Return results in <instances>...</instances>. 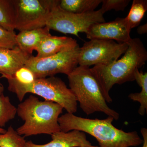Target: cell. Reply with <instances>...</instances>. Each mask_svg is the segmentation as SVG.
Returning <instances> with one entry per match:
<instances>
[{"mask_svg": "<svg viewBox=\"0 0 147 147\" xmlns=\"http://www.w3.org/2000/svg\"><path fill=\"white\" fill-rule=\"evenodd\" d=\"M114 119H90L73 114L66 113L58 119L61 131L67 132L76 130L94 137L99 147H136L143 144V140L137 131L125 132L113 124Z\"/></svg>", "mask_w": 147, "mask_h": 147, "instance_id": "1", "label": "cell"}, {"mask_svg": "<svg viewBox=\"0 0 147 147\" xmlns=\"http://www.w3.org/2000/svg\"><path fill=\"white\" fill-rule=\"evenodd\" d=\"M127 43L128 48L119 59L109 65H96L91 68L107 102L113 101L110 92L113 86L134 81L136 71L147 61V50L141 39L131 38Z\"/></svg>", "mask_w": 147, "mask_h": 147, "instance_id": "2", "label": "cell"}, {"mask_svg": "<svg viewBox=\"0 0 147 147\" xmlns=\"http://www.w3.org/2000/svg\"><path fill=\"white\" fill-rule=\"evenodd\" d=\"M63 108L53 101H41L30 95L18 105L16 114L24 121L16 129L24 137L39 134L52 135L60 131L58 122Z\"/></svg>", "mask_w": 147, "mask_h": 147, "instance_id": "3", "label": "cell"}, {"mask_svg": "<svg viewBox=\"0 0 147 147\" xmlns=\"http://www.w3.org/2000/svg\"><path fill=\"white\" fill-rule=\"evenodd\" d=\"M69 89L87 115L102 112L117 120L119 114L108 106L102 89L88 67H76L68 76Z\"/></svg>", "mask_w": 147, "mask_h": 147, "instance_id": "4", "label": "cell"}, {"mask_svg": "<svg viewBox=\"0 0 147 147\" xmlns=\"http://www.w3.org/2000/svg\"><path fill=\"white\" fill-rule=\"evenodd\" d=\"M8 82V90L16 95L22 102L25 95L30 93L37 95L47 101L58 103L67 113L74 114L77 110V101L70 89L60 78L54 76L36 79L29 85L19 84L12 78H6Z\"/></svg>", "mask_w": 147, "mask_h": 147, "instance_id": "5", "label": "cell"}, {"mask_svg": "<svg viewBox=\"0 0 147 147\" xmlns=\"http://www.w3.org/2000/svg\"><path fill=\"white\" fill-rule=\"evenodd\" d=\"M80 47L78 43L55 55L41 59L31 56L25 66L33 71L36 79L54 76L59 73L68 76L79 65Z\"/></svg>", "mask_w": 147, "mask_h": 147, "instance_id": "6", "label": "cell"}, {"mask_svg": "<svg viewBox=\"0 0 147 147\" xmlns=\"http://www.w3.org/2000/svg\"><path fill=\"white\" fill-rule=\"evenodd\" d=\"M15 12V30L19 31L46 26L59 0H12Z\"/></svg>", "mask_w": 147, "mask_h": 147, "instance_id": "7", "label": "cell"}, {"mask_svg": "<svg viewBox=\"0 0 147 147\" xmlns=\"http://www.w3.org/2000/svg\"><path fill=\"white\" fill-rule=\"evenodd\" d=\"M59 4L53 9L46 24V26L50 30L79 36V33H86L92 24L105 22L104 13L100 9L79 14L63 10Z\"/></svg>", "mask_w": 147, "mask_h": 147, "instance_id": "8", "label": "cell"}, {"mask_svg": "<svg viewBox=\"0 0 147 147\" xmlns=\"http://www.w3.org/2000/svg\"><path fill=\"white\" fill-rule=\"evenodd\" d=\"M128 43L110 40H90L84 43L78 56L79 66L108 65L119 59L128 48Z\"/></svg>", "mask_w": 147, "mask_h": 147, "instance_id": "9", "label": "cell"}, {"mask_svg": "<svg viewBox=\"0 0 147 147\" xmlns=\"http://www.w3.org/2000/svg\"><path fill=\"white\" fill-rule=\"evenodd\" d=\"M131 30L125 18H117L110 22L92 24L86 34L90 40H110L121 43H128L131 39Z\"/></svg>", "mask_w": 147, "mask_h": 147, "instance_id": "10", "label": "cell"}, {"mask_svg": "<svg viewBox=\"0 0 147 147\" xmlns=\"http://www.w3.org/2000/svg\"><path fill=\"white\" fill-rule=\"evenodd\" d=\"M51 136L52 141L47 144H36L30 141L26 142V147H99L92 146L87 140L85 133L78 130L59 131Z\"/></svg>", "mask_w": 147, "mask_h": 147, "instance_id": "11", "label": "cell"}, {"mask_svg": "<svg viewBox=\"0 0 147 147\" xmlns=\"http://www.w3.org/2000/svg\"><path fill=\"white\" fill-rule=\"evenodd\" d=\"M30 56L17 46L11 49L0 48V74L1 77H12L18 69L25 65Z\"/></svg>", "mask_w": 147, "mask_h": 147, "instance_id": "12", "label": "cell"}, {"mask_svg": "<svg viewBox=\"0 0 147 147\" xmlns=\"http://www.w3.org/2000/svg\"><path fill=\"white\" fill-rule=\"evenodd\" d=\"M77 44L76 40L71 37L50 34L41 40L36 49L37 55L36 57L41 59L50 57Z\"/></svg>", "mask_w": 147, "mask_h": 147, "instance_id": "13", "label": "cell"}, {"mask_svg": "<svg viewBox=\"0 0 147 147\" xmlns=\"http://www.w3.org/2000/svg\"><path fill=\"white\" fill-rule=\"evenodd\" d=\"M50 34V30L46 26L20 32L16 34V45L24 53L32 56L33 51H36L42 39Z\"/></svg>", "mask_w": 147, "mask_h": 147, "instance_id": "14", "label": "cell"}, {"mask_svg": "<svg viewBox=\"0 0 147 147\" xmlns=\"http://www.w3.org/2000/svg\"><path fill=\"white\" fill-rule=\"evenodd\" d=\"M102 0H61L59 6L63 10L75 13H84L95 11Z\"/></svg>", "mask_w": 147, "mask_h": 147, "instance_id": "15", "label": "cell"}, {"mask_svg": "<svg viewBox=\"0 0 147 147\" xmlns=\"http://www.w3.org/2000/svg\"><path fill=\"white\" fill-rule=\"evenodd\" d=\"M134 81L137 82L142 88L139 93L130 94L128 97L134 101H137L140 103V107L138 113L140 115H144L147 111V73L140 71L139 69L136 71L134 76Z\"/></svg>", "mask_w": 147, "mask_h": 147, "instance_id": "16", "label": "cell"}, {"mask_svg": "<svg viewBox=\"0 0 147 147\" xmlns=\"http://www.w3.org/2000/svg\"><path fill=\"white\" fill-rule=\"evenodd\" d=\"M0 26L11 31L15 30V12L12 0H0Z\"/></svg>", "mask_w": 147, "mask_h": 147, "instance_id": "17", "label": "cell"}, {"mask_svg": "<svg viewBox=\"0 0 147 147\" xmlns=\"http://www.w3.org/2000/svg\"><path fill=\"white\" fill-rule=\"evenodd\" d=\"M4 91L3 86L0 83V127L1 128L15 118L17 110L11 102L9 97L4 94Z\"/></svg>", "mask_w": 147, "mask_h": 147, "instance_id": "18", "label": "cell"}, {"mask_svg": "<svg viewBox=\"0 0 147 147\" xmlns=\"http://www.w3.org/2000/svg\"><path fill=\"white\" fill-rule=\"evenodd\" d=\"M147 10V0H133L129 12L125 18L131 30L139 26Z\"/></svg>", "mask_w": 147, "mask_h": 147, "instance_id": "19", "label": "cell"}, {"mask_svg": "<svg viewBox=\"0 0 147 147\" xmlns=\"http://www.w3.org/2000/svg\"><path fill=\"white\" fill-rule=\"evenodd\" d=\"M26 140L10 126L4 134H0V147H26Z\"/></svg>", "mask_w": 147, "mask_h": 147, "instance_id": "20", "label": "cell"}, {"mask_svg": "<svg viewBox=\"0 0 147 147\" xmlns=\"http://www.w3.org/2000/svg\"><path fill=\"white\" fill-rule=\"evenodd\" d=\"M12 77L18 84L25 86L32 84L36 79L33 71L25 65L18 69Z\"/></svg>", "mask_w": 147, "mask_h": 147, "instance_id": "21", "label": "cell"}, {"mask_svg": "<svg viewBox=\"0 0 147 147\" xmlns=\"http://www.w3.org/2000/svg\"><path fill=\"white\" fill-rule=\"evenodd\" d=\"M16 36L15 32L0 26V48L11 49L16 47Z\"/></svg>", "mask_w": 147, "mask_h": 147, "instance_id": "22", "label": "cell"}, {"mask_svg": "<svg viewBox=\"0 0 147 147\" xmlns=\"http://www.w3.org/2000/svg\"><path fill=\"white\" fill-rule=\"evenodd\" d=\"M130 1V0H102L100 9L104 13L111 10L123 11Z\"/></svg>", "mask_w": 147, "mask_h": 147, "instance_id": "23", "label": "cell"}, {"mask_svg": "<svg viewBox=\"0 0 147 147\" xmlns=\"http://www.w3.org/2000/svg\"><path fill=\"white\" fill-rule=\"evenodd\" d=\"M141 133L143 137V147H147V129L142 128L141 129Z\"/></svg>", "mask_w": 147, "mask_h": 147, "instance_id": "24", "label": "cell"}, {"mask_svg": "<svg viewBox=\"0 0 147 147\" xmlns=\"http://www.w3.org/2000/svg\"><path fill=\"white\" fill-rule=\"evenodd\" d=\"M137 32L139 34H144L147 33V24L144 25H142L138 27L137 30Z\"/></svg>", "mask_w": 147, "mask_h": 147, "instance_id": "25", "label": "cell"}, {"mask_svg": "<svg viewBox=\"0 0 147 147\" xmlns=\"http://www.w3.org/2000/svg\"><path fill=\"white\" fill-rule=\"evenodd\" d=\"M6 129L1 127H0V134H4L6 131Z\"/></svg>", "mask_w": 147, "mask_h": 147, "instance_id": "26", "label": "cell"}]
</instances>
